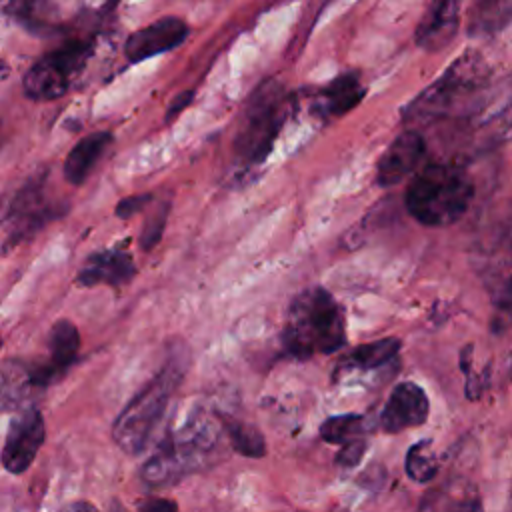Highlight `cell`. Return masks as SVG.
<instances>
[{
  "instance_id": "5b68a950",
  "label": "cell",
  "mask_w": 512,
  "mask_h": 512,
  "mask_svg": "<svg viewBox=\"0 0 512 512\" xmlns=\"http://www.w3.org/2000/svg\"><path fill=\"white\" fill-rule=\"evenodd\" d=\"M486 78L484 62L476 54H464L404 110L406 122H430L448 114L456 104L474 94Z\"/></svg>"
},
{
  "instance_id": "8992f818",
  "label": "cell",
  "mask_w": 512,
  "mask_h": 512,
  "mask_svg": "<svg viewBox=\"0 0 512 512\" xmlns=\"http://www.w3.org/2000/svg\"><path fill=\"white\" fill-rule=\"evenodd\" d=\"M286 120V96L282 88L268 80L252 96L246 108V124L236 140V156L244 166L266 160L274 140Z\"/></svg>"
},
{
  "instance_id": "5bb4252c",
  "label": "cell",
  "mask_w": 512,
  "mask_h": 512,
  "mask_svg": "<svg viewBox=\"0 0 512 512\" xmlns=\"http://www.w3.org/2000/svg\"><path fill=\"white\" fill-rule=\"evenodd\" d=\"M136 274L134 258L126 248H108L94 252L82 264L76 282L80 286H98L106 284L118 288L128 284Z\"/></svg>"
},
{
  "instance_id": "6da1fadb",
  "label": "cell",
  "mask_w": 512,
  "mask_h": 512,
  "mask_svg": "<svg viewBox=\"0 0 512 512\" xmlns=\"http://www.w3.org/2000/svg\"><path fill=\"white\" fill-rule=\"evenodd\" d=\"M220 428L222 424H214L202 408L190 410L182 422L164 432L142 464V480L150 486H166L206 466L218 448Z\"/></svg>"
},
{
  "instance_id": "30bf717a",
  "label": "cell",
  "mask_w": 512,
  "mask_h": 512,
  "mask_svg": "<svg viewBox=\"0 0 512 512\" xmlns=\"http://www.w3.org/2000/svg\"><path fill=\"white\" fill-rule=\"evenodd\" d=\"M430 402L416 382H400L390 392L382 406L378 424L388 434H398L408 428H416L428 420Z\"/></svg>"
},
{
  "instance_id": "9c48e42d",
  "label": "cell",
  "mask_w": 512,
  "mask_h": 512,
  "mask_svg": "<svg viewBox=\"0 0 512 512\" xmlns=\"http://www.w3.org/2000/svg\"><path fill=\"white\" fill-rule=\"evenodd\" d=\"M46 426L38 408H20L8 424L2 466L10 474H24L44 444Z\"/></svg>"
},
{
  "instance_id": "4fadbf2b",
  "label": "cell",
  "mask_w": 512,
  "mask_h": 512,
  "mask_svg": "<svg viewBox=\"0 0 512 512\" xmlns=\"http://www.w3.org/2000/svg\"><path fill=\"white\" fill-rule=\"evenodd\" d=\"M186 36H188V26L176 16H166L134 32L124 44V52L128 60L140 62L144 58L176 48L178 44L184 42Z\"/></svg>"
},
{
  "instance_id": "ac0fdd59",
  "label": "cell",
  "mask_w": 512,
  "mask_h": 512,
  "mask_svg": "<svg viewBox=\"0 0 512 512\" xmlns=\"http://www.w3.org/2000/svg\"><path fill=\"white\" fill-rule=\"evenodd\" d=\"M366 94L358 72H344L336 76L324 90L320 92L322 110L330 116H342L356 108Z\"/></svg>"
},
{
  "instance_id": "cb8c5ba5",
  "label": "cell",
  "mask_w": 512,
  "mask_h": 512,
  "mask_svg": "<svg viewBox=\"0 0 512 512\" xmlns=\"http://www.w3.org/2000/svg\"><path fill=\"white\" fill-rule=\"evenodd\" d=\"M364 452H366V440L364 438L350 440V442L342 444L340 452L336 454V464L342 466V468H354V466L360 464Z\"/></svg>"
},
{
  "instance_id": "9a60e30c",
  "label": "cell",
  "mask_w": 512,
  "mask_h": 512,
  "mask_svg": "<svg viewBox=\"0 0 512 512\" xmlns=\"http://www.w3.org/2000/svg\"><path fill=\"white\" fill-rule=\"evenodd\" d=\"M460 22V0H434L416 28V44L424 50L444 48L456 34Z\"/></svg>"
},
{
  "instance_id": "f546056e",
  "label": "cell",
  "mask_w": 512,
  "mask_h": 512,
  "mask_svg": "<svg viewBox=\"0 0 512 512\" xmlns=\"http://www.w3.org/2000/svg\"><path fill=\"white\" fill-rule=\"evenodd\" d=\"M466 512H480V506H478V504H474V506H470Z\"/></svg>"
},
{
  "instance_id": "44dd1931",
  "label": "cell",
  "mask_w": 512,
  "mask_h": 512,
  "mask_svg": "<svg viewBox=\"0 0 512 512\" xmlns=\"http://www.w3.org/2000/svg\"><path fill=\"white\" fill-rule=\"evenodd\" d=\"M218 420L222 424V430L226 432L232 448L248 458H262L266 454V442L260 430L254 424H248L238 418H230L224 414H218Z\"/></svg>"
},
{
  "instance_id": "f1b7e54d",
  "label": "cell",
  "mask_w": 512,
  "mask_h": 512,
  "mask_svg": "<svg viewBox=\"0 0 512 512\" xmlns=\"http://www.w3.org/2000/svg\"><path fill=\"white\" fill-rule=\"evenodd\" d=\"M60 512H98L90 502H84V500H76V502H70L66 504Z\"/></svg>"
},
{
  "instance_id": "484cf974",
  "label": "cell",
  "mask_w": 512,
  "mask_h": 512,
  "mask_svg": "<svg viewBox=\"0 0 512 512\" xmlns=\"http://www.w3.org/2000/svg\"><path fill=\"white\" fill-rule=\"evenodd\" d=\"M136 510L138 512H178V504L174 500H168V498L152 496V498L140 500Z\"/></svg>"
},
{
  "instance_id": "d6986e66",
  "label": "cell",
  "mask_w": 512,
  "mask_h": 512,
  "mask_svg": "<svg viewBox=\"0 0 512 512\" xmlns=\"http://www.w3.org/2000/svg\"><path fill=\"white\" fill-rule=\"evenodd\" d=\"M112 136L108 132H94L86 138H82L68 154L64 162V176L70 184H82L96 160L102 156L106 146L110 144Z\"/></svg>"
},
{
  "instance_id": "7c38bea8",
  "label": "cell",
  "mask_w": 512,
  "mask_h": 512,
  "mask_svg": "<svg viewBox=\"0 0 512 512\" xmlns=\"http://www.w3.org/2000/svg\"><path fill=\"white\" fill-rule=\"evenodd\" d=\"M38 362L2 360L0 362V412L22 408L34 392L46 388Z\"/></svg>"
},
{
  "instance_id": "ffe728a7",
  "label": "cell",
  "mask_w": 512,
  "mask_h": 512,
  "mask_svg": "<svg viewBox=\"0 0 512 512\" xmlns=\"http://www.w3.org/2000/svg\"><path fill=\"white\" fill-rule=\"evenodd\" d=\"M398 338H382L376 342L360 344L340 362V370H376L396 358L400 352Z\"/></svg>"
},
{
  "instance_id": "52a82bcc",
  "label": "cell",
  "mask_w": 512,
  "mask_h": 512,
  "mask_svg": "<svg viewBox=\"0 0 512 512\" xmlns=\"http://www.w3.org/2000/svg\"><path fill=\"white\" fill-rule=\"evenodd\" d=\"M90 52V44L76 42L44 56L28 70L24 92L34 100H54L62 96L86 66Z\"/></svg>"
},
{
  "instance_id": "8fae6325",
  "label": "cell",
  "mask_w": 512,
  "mask_h": 512,
  "mask_svg": "<svg viewBox=\"0 0 512 512\" xmlns=\"http://www.w3.org/2000/svg\"><path fill=\"white\" fill-rule=\"evenodd\" d=\"M426 154V142L418 130H404L392 140L376 164V182L382 188L400 184L410 176Z\"/></svg>"
},
{
  "instance_id": "2e32d148",
  "label": "cell",
  "mask_w": 512,
  "mask_h": 512,
  "mask_svg": "<svg viewBox=\"0 0 512 512\" xmlns=\"http://www.w3.org/2000/svg\"><path fill=\"white\" fill-rule=\"evenodd\" d=\"M512 22V0H472L466 32L472 38H486L502 32Z\"/></svg>"
},
{
  "instance_id": "4dcf8cb0",
  "label": "cell",
  "mask_w": 512,
  "mask_h": 512,
  "mask_svg": "<svg viewBox=\"0 0 512 512\" xmlns=\"http://www.w3.org/2000/svg\"><path fill=\"white\" fill-rule=\"evenodd\" d=\"M0 346H2V336H0Z\"/></svg>"
},
{
  "instance_id": "7402d4cb",
  "label": "cell",
  "mask_w": 512,
  "mask_h": 512,
  "mask_svg": "<svg viewBox=\"0 0 512 512\" xmlns=\"http://www.w3.org/2000/svg\"><path fill=\"white\" fill-rule=\"evenodd\" d=\"M368 432V422L360 414H338L330 416L320 424V436L330 444H346L362 438Z\"/></svg>"
},
{
  "instance_id": "d4e9b609",
  "label": "cell",
  "mask_w": 512,
  "mask_h": 512,
  "mask_svg": "<svg viewBox=\"0 0 512 512\" xmlns=\"http://www.w3.org/2000/svg\"><path fill=\"white\" fill-rule=\"evenodd\" d=\"M164 222H166V208L158 214H154V218L144 226V232H142V248L144 250H150L162 236V230H164Z\"/></svg>"
},
{
  "instance_id": "4316f807",
  "label": "cell",
  "mask_w": 512,
  "mask_h": 512,
  "mask_svg": "<svg viewBox=\"0 0 512 512\" xmlns=\"http://www.w3.org/2000/svg\"><path fill=\"white\" fill-rule=\"evenodd\" d=\"M148 202H150V196H148V194H140V196L124 198L122 202H118V206H116V214H118L120 218H128V216L136 214L138 210H142Z\"/></svg>"
},
{
  "instance_id": "603a6c76",
  "label": "cell",
  "mask_w": 512,
  "mask_h": 512,
  "mask_svg": "<svg viewBox=\"0 0 512 512\" xmlns=\"http://www.w3.org/2000/svg\"><path fill=\"white\" fill-rule=\"evenodd\" d=\"M438 468L440 464H438L436 452L432 450L430 440H420L408 448L404 470L412 482H418V484L430 482L438 474Z\"/></svg>"
},
{
  "instance_id": "e0dca14e",
  "label": "cell",
  "mask_w": 512,
  "mask_h": 512,
  "mask_svg": "<svg viewBox=\"0 0 512 512\" xmlns=\"http://www.w3.org/2000/svg\"><path fill=\"white\" fill-rule=\"evenodd\" d=\"M78 350H80V334L78 328L62 318L58 322H54V326L50 328L48 334V360L46 366L50 368V372L54 374V378H60L78 358Z\"/></svg>"
},
{
  "instance_id": "3957f363",
  "label": "cell",
  "mask_w": 512,
  "mask_h": 512,
  "mask_svg": "<svg viewBox=\"0 0 512 512\" xmlns=\"http://www.w3.org/2000/svg\"><path fill=\"white\" fill-rule=\"evenodd\" d=\"M474 196V184L456 164H428L406 188V210L430 228L450 226L464 216Z\"/></svg>"
},
{
  "instance_id": "ba28073f",
  "label": "cell",
  "mask_w": 512,
  "mask_h": 512,
  "mask_svg": "<svg viewBox=\"0 0 512 512\" xmlns=\"http://www.w3.org/2000/svg\"><path fill=\"white\" fill-rule=\"evenodd\" d=\"M60 214L62 208L54 206L52 200L46 198L42 178H32L28 184L16 190L12 200L6 204L2 222L8 228L10 244H18Z\"/></svg>"
},
{
  "instance_id": "277c9868",
  "label": "cell",
  "mask_w": 512,
  "mask_h": 512,
  "mask_svg": "<svg viewBox=\"0 0 512 512\" xmlns=\"http://www.w3.org/2000/svg\"><path fill=\"white\" fill-rule=\"evenodd\" d=\"M186 356L178 350L164 362L162 370L124 406L112 424V438L126 454H138L148 444L166 406L182 382Z\"/></svg>"
},
{
  "instance_id": "83f0119b",
  "label": "cell",
  "mask_w": 512,
  "mask_h": 512,
  "mask_svg": "<svg viewBox=\"0 0 512 512\" xmlns=\"http://www.w3.org/2000/svg\"><path fill=\"white\" fill-rule=\"evenodd\" d=\"M192 92H184V94H180V96H176V100L170 104V108H168V114H166V120H172L174 116H178L190 102H192Z\"/></svg>"
},
{
  "instance_id": "7a4b0ae2",
  "label": "cell",
  "mask_w": 512,
  "mask_h": 512,
  "mask_svg": "<svg viewBox=\"0 0 512 512\" xmlns=\"http://www.w3.org/2000/svg\"><path fill=\"white\" fill-rule=\"evenodd\" d=\"M282 344L298 360L334 354L346 344L344 310L326 288L310 286L292 298Z\"/></svg>"
}]
</instances>
